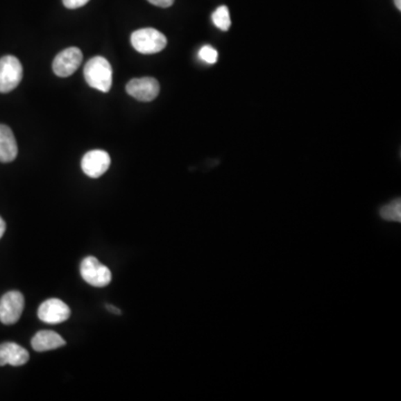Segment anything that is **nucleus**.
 Here are the masks:
<instances>
[{
	"label": "nucleus",
	"mask_w": 401,
	"mask_h": 401,
	"mask_svg": "<svg viewBox=\"0 0 401 401\" xmlns=\"http://www.w3.org/2000/svg\"><path fill=\"white\" fill-rule=\"evenodd\" d=\"M213 24L221 31H229L231 26L229 8L226 6H221L215 9L212 15Z\"/></svg>",
	"instance_id": "obj_14"
},
{
	"label": "nucleus",
	"mask_w": 401,
	"mask_h": 401,
	"mask_svg": "<svg viewBox=\"0 0 401 401\" xmlns=\"http://www.w3.org/2000/svg\"><path fill=\"white\" fill-rule=\"evenodd\" d=\"M395 5L399 10H401V0H395Z\"/></svg>",
	"instance_id": "obj_20"
},
{
	"label": "nucleus",
	"mask_w": 401,
	"mask_h": 401,
	"mask_svg": "<svg viewBox=\"0 0 401 401\" xmlns=\"http://www.w3.org/2000/svg\"><path fill=\"white\" fill-rule=\"evenodd\" d=\"M106 308H108V310L110 311V312H113L114 314H121V310L114 307V305H106Z\"/></svg>",
	"instance_id": "obj_19"
},
{
	"label": "nucleus",
	"mask_w": 401,
	"mask_h": 401,
	"mask_svg": "<svg viewBox=\"0 0 401 401\" xmlns=\"http://www.w3.org/2000/svg\"><path fill=\"white\" fill-rule=\"evenodd\" d=\"M66 345L65 340L54 331L43 330L37 332L31 339V347L37 352L55 350Z\"/></svg>",
	"instance_id": "obj_11"
},
{
	"label": "nucleus",
	"mask_w": 401,
	"mask_h": 401,
	"mask_svg": "<svg viewBox=\"0 0 401 401\" xmlns=\"http://www.w3.org/2000/svg\"><path fill=\"white\" fill-rule=\"evenodd\" d=\"M29 360V352L15 342L0 345V367L10 365L14 367L25 365Z\"/></svg>",
	"instance_id": "obj_10"
},
{
	"label": "nucleus",
	"mask_w": 401,
	"mask_h": 401,
	"mask_svg": "<svg viewBox=\"0 0 401 401\" xmlns=\"http://www.w3.org/2000/svg\"><path fill=\"white\" fill-rule=\"evenodd\" d=\"M83 62V53L77 47L60 51L53 62V71L57 76L68 77L78 69Z\"/></svg>",
	"instance_id": "obj_6"
},
{
	"label": "nucleus",
	"mask_w": 401,
	"mask_h": 401,
	"mask_svg": "<svg viewBox=\"0 0 401 401\" xmlns=\"http://www.w3.org/2000/svg\"><path fill=\"white\" fill-rule=\"evenodd\" d=\"M84 76L91 87L108 93L112 88L113 71L110 62L102 56L93 57L84 68Z\"/></svg>",
	"instance_id": "obj_1"
},
{
	"label": "nucleus",
	"mask_w": 401,
	"mask_h": 401,
	"mask_svg": "<svg viewBox=\"0 0 401 401\" xmlns=\"http://www.w3.org/2000/svg\"><path fill=\"white\" fill-rule=\"evenodd\" d=\"M23 79V66L17 57L0 58V93H9L19 85Z\"/></svg>",
	"instance_id": "obj_3"
},
{
	"label": "nucleus",
	"mask_w": 401,
	"mask_h": 401,
	"mask_svg": "<svg viewBox=\"0 0 401 401\" xmlns=\"http://www.w3.org/2000/svg\"><path fill=\"white\" fill-rule=\"evenodd\" d=\"M379 215L382 220L388 222H400L401 221V200L400 198H395L389 203L384 204V207L379 210Z\"/></svg>",
	"instance_id": "obj_13"
},
{
	"label": "nucleus",
	"mask_w": 401,
	"mask_h": 401,
	"mask_svg": "<svg viewBox=\"0 0 401 401\" xmlns=\"http://www.w3.org/2000/svg\"><path fill=\"white\" fill-rule=\"evenodd\" d=\"M147 1L162 8H169L174 3V0H147Z\"/></svg>",
	"instance_id": "obj_17"
},
{
	"label": "nucleus",
	"mask_w": 401,
	"mask_h": 401,
	"mask_svg": "<svg viewBox=\"0 0 401 401\" xmlns=\"http://www.w3.org/2000/svg\"><path fill=\"white\" fill-rule=\"evenodd\" d=\"M5 231H6V223H5V221L0 216V239L5 234Z\"/></svg>",
	"instance_id": "obj_18"
},
{
	"label": "nucleus",
	"mask_w": 401,
	"mask_h": 401,
	"mask_svg": "<svg viewBox=\"0 0 401 401\" xmlns=\"http://www.w3.org/2000/svg\"><path fill=\"white\" fill-rule=\"evenodd\" d=\"M110 167V156L103 150H93L86 153L82 158V170L92 178H99L108 172Z\"/></svg>",
	"instance_id": "obj_8"
},
{
	"label": "nucleus",
	"mask_w": 401,
	"mask_h": 401,
	"mask_svg": "<svg viewBox=\"0 0 401 401\" xmlns=\"http://www.w3.org/2000/svg\"><path fill=\"white\" fill-rule=\"evenodd\" d=\"M17 142L7 125L0 124V162L9 163L17 157Z\"/></svg>",
	"instance_id": "obj_12"
},
{
	"label": "nucleus",
	"mask_w": 401,
	"mask_h": 401,
	"mask_svg": "<svg viewBox=\"0 0 401 401\" xmlns=\"http://www.w3.org/2000/svg\"><path fill=\"white\" fill-rule=\"evenodd\" d=\"M88 1L89 0H62V3H64V6L66 8L76 9L79 8V7L85 6Z\"/></svg>",
	"instance_id": "obj_16"
},
{
	"label": "nucleus",
	"mask_w": 401,
	"mask_h": 401,
	"mask_svg": "<svg viewBox=\"0 0 401 401\" xmlns=\"http://www.w3.org/2000/svg\"><path fill=\"white\" fill-rule=\"evenodd\" d=\"M80 275L86 282L95 288H105L112 281V272L96 257H87L80 263Z\"/></svg>",
	"instance_id": "obj_4"
},
{
	"label": "nucleus",
	"mask_w": 401,
	"mask_h": 401,
	"mask_svg": "<svg viewBox=\"0 0 401 401\" xmlns=\"http://www.w3.org/2000/svg\"><path fill=\"white\" fill-rule=\"evenodd\" d=\"M126 92L128 95L141 101V102H151L158 96L160 84L153 77H143L134 78L128 83Z\"/></svg>",
	"instance_id": "obj_9"
},
{
	"label": "nucleus",
	"mask_w": 401,
	"mask_h": 401,
	"mask_svg": "<svg viewBox=\"0 0 401 401\" xmlns=\"http://www.w3.org/2000/svg\"><path fill=\"white\" fill-rule=\"evenodd\" d=\"M198 56L203 62L207 64H215L218 62V51L213 49L212 46H203L198 51Z\"/></svg>",
	"instance_id": "obj_15"
},
{
	"label": "nucleus",
	"mask_w": 401,
	"mask_h": 401,
	"mask_svg": "<svg viewBox=\"0 0 401 401\" xmlns=\"http://www.w3.org/2000/svg\"><path fill=\"white\" fill-rule=\"evenodd\" d=\"M25 307V299L19 291H9L0 299V323L15 325L20 319Z\"/></svg>",
	"instance_id": "obj_5"
},
{
	"label": "nucleus",
	"mask_w": 401,
	"mask_h": 401,
	"mask_svg": "<svg viewBox=\"0 0 401 401\" xmlns=\"http://www.w3.org/2000/svg\"><path fill=\"white\" fill-rule=\"evenodd\" d=\"M130 43L141 54L152 55L160 53L167 47V40L161 31L154 28H142L134 31Z\"/></svg>",
	"instance_id": "obj_2"
},
{
	"label": "nucleus",
	"mask_w": 401,
	"mask_h": 401,
	"mask_svg": "<svg viewBox=\"0 0 401 401\" xmlns=\"http://www.w3.org/2000/svg\"><path fill=\"white\" fill-rule=\"evenodd\" d=\"M71 316V309L60 299L46 300L38 309V318L49 325L65 323Z\"/></svg>",
	"instance_id": "obj_7"
}]
</instances>
